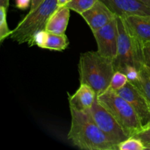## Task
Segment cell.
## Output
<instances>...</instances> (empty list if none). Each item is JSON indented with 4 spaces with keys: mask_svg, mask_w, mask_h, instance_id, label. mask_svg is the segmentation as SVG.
<instances>
[{
    "mask_svg": "<svg viewBox=\"0 0 150 150\" xmlns=\"http://www.w3.org/2000/svg\"><path fill=\"white\" fill-rule=\"evenodd\" d=\"M71 125L67 139L76 147L85 150H117L111 141L92 119L89 111H77L70 108Z\"/></svg>",
    "mask_w": 150,
    "mask_h": 150,
    "instance_id": "obj_1",
    "label": "cell"
},
{
    "mask_svg": "<svg viewBox=\"0 0 150 150\" xmlns=\"http://www.w3.org/2000/svg\"><path fill=\"white\" fill-rule=\"evenodd\" d=\"M80 83L93 88L97 95L108 89L115 73L114 60L101 55L98 51L81 54L79 62Z\"/></svg>",
    "mask_w": 150,
    "mask_h": 150,
    "instance_id": "obj_2",
    "label": "cell"
},
{
    "mask_svg": "<svg viewBox=\"0 0 150 150\" xmlns=\"http://www.w3.org/2000/svg\"><path fill=\"white\" fill-rule=\"evenodd\" d=\"M98 102L120 123L129 137L143 130L136 111L130 103L116 91L108 89L97 95Z\"/></svg>",
    "mask_w": 150,
    "mask_h": 150,
    "instance_id": "obj_3",
    "label": "cell"
},
{
    "mask_svg": "<svg viewBox=\"0 0 150 150\" xmlns=\"http://www.w3.org/2000/svg\"><path fill=\"white\" fill-rule=\"evenodd\" d=\"M118 48L114 60L115 71H122L127 66H133L140 71L143 67V44L131 33L122 17L117 16Z\"/></svg>",
    "mask_w": 150,
    "mask_h": 150,
    "instance_id": "obj_4",
    "label": "cell"
},
{
    "mask_svg": "<svg viewBox=\"0 0 150 150\" xmlns=\"http://www.w3.org/2000/svg\"><path fill=\"white\" fill-rule=\"evenodd\" d=\"M58 7L57 0H45L38 8L22 19L10 35V39L18 44H29L35 34L45 29L48 18Z\"/></svg>",
    "mask_w": 150,
    "mask_h": 150,
    "instance_id": "obj_5",
    "label": "cell"
},
{
    "mask_svg": "<svg viewBox=\"0 0 150 150\" xmlns=\"http://www.w3.org/2000/svg\"><path fill=\"white\" fill-rule=\"evenodd\" d=\"M89 111L97 125L117 146L123 141L128 139V135L120 123L98 102L97 98Z\"/></svg>",
    "mask_w": 150,
    "mask_h": 150,
    "instance_id": "obj_6",
    "label": "cell"
},
{
    "mask_svg": "<svg viewBox=\"0 0 150 150\" xmlns=\"http://www.w3.org/2000/svg\"><path fill=\"white\" fill-rule=\"evenodd\" d=\"M131 105L136 111L143 129L150 127V103L143 93L131 82L117 91Z\"/></svg>",
    "mask_w": 150,
    "mask_h": 150,
    "instance_id": "obj_7",
    "label": "cell"
},
{
    "mask_svg": "<svg viewBox=\"0 0 150 150\" xmlns=\"http://www.w3.org/2000/svg\"><path fill=\"white\" fill-rule=\"evenodd\" d=\"M98 44V51L105 57L115 59L118 48V24L117 18L98 30L92 32Z\"/></svg>",
    "mask_w": 150,
    "mask_h": 150,
    "instance_id": "obj_8",
    "label": "cell"
},
{
    "mask_svg": "<svg viewBox=\"0 0 150 150\" xmlns=\"http://www.w3.org/2000/svg\"><path fill=\"white\" fill-rule=\"evenodd\" d=\"M92 32L98 30L117 18V15L101 0H98L90 9L81 14Z\"/></svg>",
    "mask_w": 150,
    "mask_h": 150,
    "instance_id": "obj_9",
    "label": "cell"
},
{
    "mask_svg": "<svg viewBox=\"0 0 150 150\" xmlns=\"http://www.w3.org/2000/svg\"><path fill=\"white\" fill-rule=\"evenodd\" d=\"M117 16L141 15L150 16V7L139 0H101Z\"/></svg>",
    "mask_w": 150,
    "mask_h": 150,
    "instance_id": "obj_10",
    "label": "cell"
},
{
    "mask_svg": "<svg viewBox=\"0 0 150 150\" xmlns=\"http://www.w3.org/2000/svg\"><path fill=\"white\" fill-rule=\"evenodd\" d=\"M97 98V93L93 88L86 83H81L73 95L68 94L70 108L77 111H88L92 108Z\"/></svg>",
    "mask_w": 150,
    "mask_h": 150,
    "instance_id": "obj_11",
    "label": "cell"
},
{
    "mask_svg": "<svg viewBox=\"0 0 150 150\" xmlns=\"http://www.w3.org/2000/svg\"><path fill=\"white\" fill-rule=\"evenodd\" d=\"M131 33L144 44L150 42V16L133 15L122 17Z\"/></svg>",
    "mask_w": 150,
    "mask_h": 150,
    "instance_id": "obj_12",
    "label": "cell"
},
{
    "mask_svg": "<svg viewBox=\"0 0 150 150\" xmlns=\"http://www.w3.org/2000/svg\"><path fill=\"white\" fill-rule=\"evenodd\" d=\"M70 10L67 6L58 7L51 15L45 29L48 32L64 34L70 20Z\"/></svg>",
    "mask_w": 150,
    "mask_h": 150,
    "instance_id": "obj_13",
    "label": "cell"
},
{
    "mask_svg": "<svg viewBox=\"0 0 150 150\" xmlns=\"http://www.w3.org/2000/svg\"><path fill=\"white\" fill-rule=\"evenodd\" d=\"M68 45L69 40L65 34H55L48 32L46 40L42 48L51 51H62L65 50Z\"/></svg>",
    "mask_w": 150,
    "mask_h": 150,
    "instance_id": "obj_14",
    "label": "cell"
},
{
    "mask_svg": "<svg viewBox=\"0 0 150 150\" xmlns=\"http://www.w3.org/2000/svg\"><path fill=\"white\" fill-rule=\"evenodd\" d=\"M144 95L150 103V73L144 67L140 70L139 80L132 83Z\"/></svg>",
    "mask_w": 150,
    "mask_h": 150,
    "instance_id": "obj_15",
    "label": "cell"
},
{
    "mask_svg": "<svg viewBox=\"0 0 150 150\" xmlns=\"http://www.w3.org/2000/svg\"><path fill=\"white\" fill-rule=\"evenodd\" d=\"M98 1V0H72L66 6L70 10L81 15L90 9Z\"/></svg>",
    "mask_w": 150,
    "mask_h": 150,
    "instance_id": "obj_16",
    "label": "cell"
},
{
    "mask_svg": "<svg viewBox=\"0 0 150 150\" xmlns=\"http://www.w3.org/2000/svg\"><path fill=\"white\" fill-rule=\"evenodd\" d=\"M146 147L142 141L135 136L129 137L118 144V150H144Z\"/></svg>",
    "mask_w": 150,
    "mask_h": 150,
    "instance_id": "obj_17",
    "label": "cell"
},
{
    "mask_svg": "<svg viewBox=\"0 0 150 150\" xmlns=\"http://www.w3.org/2000/svg\"><path fill=\"white\" fill-rule=\"evenodd\" d=\"M7 9L0 6V42H2L4 39L13 32V30L10 29L7 22Z\"/></svg>",
    "mask_w": 150,
    "mask_h": 150,
    "instance_id": "obj_18",
    "label": "cell"
},
{
    "mask_svg": "<svg viewBox=\"0 0 150 150\" xmlns=\"http://www.w3.org/2000/svg\"><path fill=\"white\" fill-rule=\"evenodd\" d=\"M127 81H128V79H127L126 75L122 72L117 70V71H115L114 76H113L108 89H111L117 92L119 89L124 87Z\"/></svg>",
    "mask_w": 150,
    "mask_h": 150,
    "instance_id": "obj_19",
    "label": "cell"
},
{
    "mask_svg": "<svg viewBox=\"0 0 150 150\" xmlns=\"http://www.w3.org/2000/svg\"><path fill=\"white\" fill-rule=\"evenodd\" d=\"M47 35H48V32L45 29H42V30L38 32L35 35L30 43L29 44V46L32 47L33 45H38L40 48H42L45 40H46Z\"/></svg>",
    "mask_w": 150,
    "mask_h": 150,
    "instance_id": "obj_20",
    "label": "cell"
},
{
    "mask_svg": "<svg viewBox=\"0 0 150 150\" xmlns=\"http://www.w3.org/2000/svg\"><path fill=\"white\" fill-rule=\"evenodd\" d=\"M121 72L124 73L127 76L128 81L134 83L139 80L140 76V71L133 66H127Z\"/></svg>",
    "mask_w": 150,
    "mask_h": 150,
    "instance_id": "obj_21",
    "label": "cell"
},
{
    "mask_svg": "<svg viewBox=\"0 0 150 150\" xmlns=\"http://www.w3.org/2000/svg\"><path fill=\"white\" fill-rule=\"evenodd\" d=\"M143 67L150 73V42H144L142 46Z\"/></svg>",
    "mask_w": 150,
    "mask_h": 150,
    "instance_id": "obj_22",
    "label": "cell"
},
{
    "mask_svg": "<svg viewBox=\"0 0 150 150\" xmlns=\"http://www.w3.org/2000/svg\"><path fill=\"white\" fill-rule=\"evenodd\" d=\"M134 136L142 141L146 147V149H150V127L143 129Z\"/></svg>",
    "mask_w": 150,
    "mask_h": 150,
    "instance_id": "obj_23",
    "label": "cell"
},
{
    "mask_svg": "<svg viewBox=\"0 0 150 150\" xmlns=\"http://www.w3.org/2000/svg\"><path fill=\"white\" fill-rule=\"evenodd\" d=\"M32 0H15L16 7L21 10H25L31 7Z\"/></svg>",
    "mask_w": 150,
    "mask_h": 150,
    "instance_id": "obj_24",
    "label": "cell"
},
{
    "mask_svg": "<svg viewBox=\"0 0 150 150\" xmlns=\"http://www.w3.org/2000/svg\"><path fill=\"white\" fill-rule=\"evenodd\" d=\"M44 1L45 0H32V4H31V7L30 9H29V13H32L34 10H36Z\"/></svg>",
    "mask_w": 150,
    "mask_h": 150,
    "instance_id": "obj_25",
    "label": "cell"
},
{
    "mask_svg": "<svg viewBox=\"0 0 150 150\" xmlns=\"http://www.w3.org/2000/svg\"><path fill=\"white\" fill-rule=\"evenodd\" d=\"M72 0H57V5H58V7H63V6H66Z\"/></svg>",
    "mask_w": 150,
    "mask_h": 150,
    "instance_id": "obj_26",
    "label": "cell"
},
{
    "mask_svg": "<svg viewBox=\"0 0 150 150\" xmlns=\"http://www.w3.org/2000/svg\"><path fill=\"white\" fill-rule=\"evenodd\" d=\"M9 1L10 0H0V6L5 7L7 10L9 7Z\"/></svg>",
    "mask_w": 150,
    "mask_h": 150,
    "instance_id": "obj_27",
    "label": "cell"
},
{
    "mask_svg": "<svg viewBox=\"0 0 150 150\" xmlns=\"http://www.w3.org/2000/svg\"><path fill=\"white\" fill-rule=\"evenodd\" d=\"M139 1H142V2L144 3L145 4H146V5L150 7V0H139Z\"/></svg>",
    "mask_w": 150,
    "mask_h": 150,
    "instance_id": "obj_28",
    "label": "cell"
}]
</instances>
